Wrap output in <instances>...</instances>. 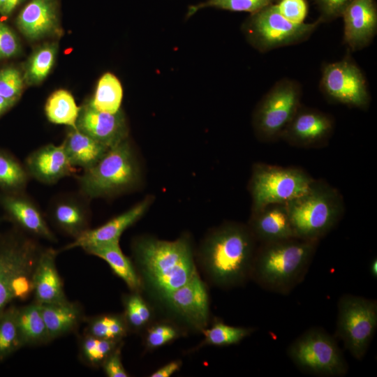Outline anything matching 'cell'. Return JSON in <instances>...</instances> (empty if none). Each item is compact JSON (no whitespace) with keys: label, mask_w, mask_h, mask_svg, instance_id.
<instances>
[{"label":"cell","mask_w":377,"mask_h":377,"mask_svg":"<svg viewBox=\"0 0 377 377\" xmlns=\"http://www.w3.org/2000/svg\"><path fill=\"white\" fill-rule=\"evenodd\" d=\"M133 254L142 290L158 301L198 272L191 244L186 237L175 241L143 237L134 243Z\"/></svg>","instance_id":"6da1fadb"},{"label":"cell","mask_w":377,"mask_h":377,"mask_svg":"<svg viewBox=\"0 0 377 377\" xmlns=\"http://www.w3.org/2000/svg\"><path fill=\"white\" fill-rule=\"evenodd\" d=\"M257 241L249 226L229 223L208 235L199 255L201 267L211 283L229 288L250 279Z\"/></svg>","instance_id":"7a4b0ae2"},{"label":"cell","mask_w":377,"mask_h":377,"mask_svg":"<svg viewBox=\"0 0 377 377\" xmlns=\"http://www.w3.org/2000/svg\"><path fill=\"white\" fill-rule=\"evenodd\" d=\"M318 244L297 237L260 243L250 279L268 290L289 293L304 279Z\"/></svg>","instance_id":"3957f363"},{"label":"cell","mask_w":377,"mask_h":377,"mask_svg":"<svg viewBox=\"0 0 377 377\" xmlns=\"http://www.w3.org/2000/svg\"><path fill=\"white\" fill-rule=\"evenodd\" d=\"M295 237L319 241L341 220V194L323 180L314 179L309 188L286 203Z\"/></svg>","instance_id":"277c9868"},{"label":"cell","mask_w":377,"mask_h":377,"mask_svg":"<svg viewBox=\"0 0 377 377\" xmlns=\"http://www.w3.org/2000/svg\"><path fill=\"white\" fill-rule=\"evenodd\" d=\"M41 250L18 230L0 233V313L34 292L33 274Z\"/></svg>","instance_id":"5b68a950"},{"label":"cell","mask_w":377,"mask_h":377,"mask_svg":"<svg viewBox=\"0 0 377 377\" xmlns=\"http://www.w3.org/2000/svg\"><path fill=\"white\" fill-rule=\"evenodd\" d=\"M139 170L126 139L110 148L99 161L78 178L80 194L87 199L121 192L137 183Z\"/></svg>","instance_id":"8992f818"},{"label":"cell","mask_w":377,"mask_h":377,"mask_svg":"<svg viewBox=\"0 0 377 377\" xmlns=\"http://www.w3.org/2000/svg\"><path fill=\"white\" fill-rule=\"evenodd\" d=\"M321 22L295 23L284 17L274 3L251 14L242 25L247 42L260 52L307 40Z\"/></svg>","instance_id":"52a82bcc"},{"label":"cell","mask_w":377,"mask_h":377,"mask_svg":"<svg viewBox=\"0 0 377 377\" xmlns=\"http://www.w3.org/2000/svg\"><path fill=\"white\" fill-rule=\"evenodd\" d=\"M288 355L302 371L317 376L340 377L348 365L334 339L325 330H307L288 348Z\"/></svg>","instance_id":"ba28073f"},{"label":"cell","mask_w":377,"mask_h":377,"mask_svg":"<svg viewBox=\"0 0 377 377\" xmlns=\"http://www.w3.org/2000/svg\"><path fill=\"white\" fill-rule=\"evenodd\" d=\"M313 180L299 168L255 164L249 184L252 213L269 204L288 203L304 193Z\"/></svg>","instance_id":"9c48e42d"},{"label":"cell","mask_w":377,"mask_h":377,"mask_svg":"<svg viewBox=\"0 0 377 377\" xmlns=\"http://www.w3.org/2000/svg\"><path fill=\"white\" fill-rule=\"evenodd\" d=\"M302 87L296 80L277 81L257 105L253 127L262 141L280 138L301 105Z\"/></svg>","instance_id":"30bf717a"},{"label":"cell","mask_w":377,"mask_h":377,"mask_svg":"<svg viewBox=\"0 0 377 377\" xmlns=\"http://www.w3.org/2000/svg\"><path fill=\"white\" fill-rule=\"evenodd\" d=\"M377 328V302L374 300L345 295L338 302L337 335L357 360L367 352Z\"/></svg>","instance_id":"8fae6325"},{"label":"cell","mask_w":377,"mask_h":377,"mask_svg":"<svg viewBox=\"0 0 377 377\" xmlns=\"http://www.w3.org/2000/svg\"><path fill=\"white\" fill-rule=\"evenodd\" d=\"M320 89L334 103L360 109H367L370 103L365 76L349 56L323 66Z\"/></svg>","instance_id":"7c38bea8"},{"label":"cell","mask_w":377,"mask_h":377,"mask_svg":"<svg viewBox=\"0 0 377 377\" xmlns=\"http://www.w3.org/2000/svg\"><path fill=\"white\" fill-rule=\"evenodd\" d=\"M159 302L175 318L188 328L201 332L209 320L207 286L197 272L187 283L163 296Z\"/></svg>","instance_id":"4fadbf2b"},{"label":"cell","mask_w":377,"mask_h":377,"mask_svg":"<svg viewBox=\"0 0 377 377\" xmlns=\"http://www.w3.org/2000/svg\"><path fill=\"white\" fill-rule=\"evenodd\" d=\"M76 126L109 149L128 139V127L121 109L115 113L101 112L89 100L80 107Z\"/></svg>","instance_id":"5bb4252c"},{"label":"cell","mask_w":377,"mask_h":377,"mask_svg":"<svg viewBox=\"0 0 377 377\" xmlns=\"http://www.w3.org/2000/svg\"><path fill=\"white\" fill-rule=\"evenodd\" d=\"M334 128L330 115L300 105L280 138L297 147L319 146L329 140Z\"/></svg>","instance_id":"9a60e30c"},{"label":"cell","mask_w":377,"mask_h":377,"mask_svg":"<svg viewBox=\"0 0 377 377\" xmlns=\"http://www.w3.org/2000/svg\"><path fill=\"white\" fill-rule=\"evenodd\" d=\"M343 43L351 51L368 46L377 33L375 0H354L343 11Z\"/></svg>","instance_id":"2e32d148"},{"label":"cell","mask_w":377,"mask_h":377,"mask_svg":"<svg viewBox=\"0 0 377 377\" xmlns=\"http://www.w3.org/2000/svg\"><path fill=\"white\" fill-rule=\"evenodd\" d=\"M0 205L8 219L22 230L49 241H56L42 212L24 192L1 193Z\"/></svg>","instance_id":"e0dca14e"},{"label":"cell","mask_w":377,"mask_h":377,"mask_svg":"<svg viewBox=\"0 0 377 377\" xmlns=\"http://www.w3.org/2000/svg\"><path fill=\"white\" fill-rule=\"evenodd\" d=\"M16 24L29 40L60 35L58 4L56 0H31L20 12Z\"/></svg>","instance_id":"ac0fdd59"},{"label":"cell","mask_w":377,"mask_h":377,"mask_svg":"<svg viewBox=\"0 0 377 377\" xmlns=\"http://www.w3.org/2000/svg\"><path fill=\"white\" fill-rule=\"evenodd\" d=\"M24 166L29 177L46 184H55L75 171L62 143L49 144L36 149L27 157Z\"/></svg>","instance_id":"d6986e66"},{"label":"cell","mask_w":377,"mask_h":377,"mask_svg":"<svg viewBox=\"0 0 377 377\" xmlns=\"http://www.w3.org/2000/svg\"><path fill=\"white\" fill-rule=\"evenodd\" d=\"M149 205V200L145 199L101 226L94 229H87L68 244L65 249L77 247L84 249L119 242L122 233L144 215Z\"/></svg>","instance_id":"ffe728a7"},{"label":"cell","mask_w":377,"mask_h":377,"mask_svg":"<svg viewBox=\"0 0 377 377\" xmlns=\"http://www.w3.org/2000/svg\"><path fill=\"white\" fill-rule=\"evenodd\" d=\"M249 228L260 243L295 237L285 203L269 204L252 213Z\"/></svg>","instance_id":"44dd1931"},{"label":"cell","mask_w":377,"mask_h":377,"mask_svg":"<svg viewBox=\"0 0 377 377\" xmlns=\"http://www.w3.org/2000/svg\"><path fill=\"white\" fill-rule=\"evenodd\" d=\"M57 254V251L52 248L42 249L37 260L33 283L36 302L38 304H54L68 300L56 267Z\"/></svg>","instance_id":"7402d4cb"},{"label":"cell","mask_w":377,"mask_h":377,"mask_svg":"<svg viewBox=\"0 0 377 377\" xmlns=\"http://www.w3.org/2000/svg\"><path fill=\"white\" fill-rule=\"evenodd\" d=\"M81 196L61 195L50 206L49 213L52 223L74 239L89 229L90 214L87 203L88 199L83 195L82 198Z\"/></svg>","instance_id":"603a6c76"},{"label":"cell","mask_w":377,"mask_h":377,"mask_svg":"<svg viewBox=\"0 0 377 377\" xmlns=\"http://www.w3.org/2000/svg\"><path fill=\"white\" fill-rule=\"evenodd\" d=\"M62 145L72 165L82 168L83 170L96 165L109 149L77 128H72Z\"/></svg>","instance_id":"cb8c5ba5"},{"label":"cell","mask_w":377,"mask_h":377,"mask_svg":"<svg viewBox=\"0 0 377 377\" xmlns=\"http://www.w3.org/2000/svg\"><path fill=\"white\" fill-rule=\"evenodd\" d=\"M89 254L105 260L131 292L142 291V285L135 265L122 252L119 242L84 249Z\"/></svg>","instance_id":"d4e9b609"},{"label":"cell","mask_w":377,"mask_h":377,"mask_svg":"<svg viewBox=\"0 0 377 377\" xmlns=\"http://www.w3.org/2000/svg\"><path fill=\"white\" fill-rule=\"evenodd\" d=\"M42 315L51 340L74 330L82 319L80 307L68 300L40 304Z\"/></svg>","instance_id":"484cf974"},{"label":"cell","mask_w":377,"mask_h":377,"mask_svg":"<svg viewBox=\"0 0 377 377\" xmlns=\"http://www.w3.org/2000/svg\"><path fill=\"white\" fill-rule=\"evenodd\" d=\"M17 324L23 346L38 345L51 341L37 302L17 309Z\"/></svg>","instance_id":"4316f807"},{"label":"cell","mask_w":377,"mask_h":377,"mask_svg":"<svg viewBox=\"0 0 377 377\" xmlns=\"http://www.w3.org/2000/svg\"><path fill=\"white\" fill-rule=\"evenodd\" d=\"M80 110V107L77 105L72 94L65 89L53 92L45 105V112L50 122L72 128H77Z\"/></svg>","instance_id":"83f0119b"},{"label":"cell","mask_w":377,"mask_h":377,"mask_svg":"<svg viewBox=\"0 0 377 377\" xmlns=\"http://www.w3.org/2000/svg\"><path fill=\"white\" fill-rule=\"evenodd\" d=\"M57 51L56 43H47L38 47L25 64L24 83L36 85L43 82L54 64Z\"/></svg>","instance_id":"f1b7e54d"},{"label":"cell","mask_w":377,"mask_h":377,"mask_svg":"<svg viewBox=\"0 0 377 377\" xmlns=\"http://www.w3.org/2000/svg\"><path fill=\"white\" fill-rule=\"evenodd\" d=\"M122 98L123 88L119 80L108 72L100 77L94 95L89 101L98 111L115 113L121 110Z\"/></svg>","instance_id":"f546056e"},{"label":"cell","mask_w":377,"mask_h":377,"mask_svg":"<svg viewBox=\"0 0 377 377\" xmlns=\"http://www.w3.org/2000/svg\"><path fill=\"white\" fill-rule=\"evenodd\" d=\"M29 175L13 154L0 149V190L1 193L24 192Z\"/></svg>","instance_id":"4dcf8cb0"},{"label":"cell","mask_w":377,"mask_h":377,"mask_svg":"<svg viewBox=\"0 0 377 377\" xmlns=\"http://www.w3.org/2000/svg\"><path fill=\"white\" fill-rule=\"evenodd\" d=\"M123 314L129 330L140 331L152 323L153 309L140 292H131L123 298Z\"/></svg>","instance_id":"1f68e13d"},{"label":"cell","mask_w":377,"mask_h":377,"mask_svg":"<svg viewBox=\"0 0 377 377\" xmlns=\"http://www.w3.org/2000/svg\"><path fill=\"white\" fill-rule=\"evenodd\" d=\"M254 330L252 327L230 326L216 319L209 328L202 331L205 338L200 346L223 347L237 344Z\"/></svg>","instance_id":"d6a6232c"},{"label":"cell","mask_w":377,"mask_h":377,"mask_svg":"<svg viewBox=\"0 0 377 377\" xmlns=\"http://www.w3.org/2000/svg\"><path fill=\"white\" fill-rule=\"evenodd\" d=\"M17 309L10 306L0 313V362L23 346L17 324Z\"/></svg>","instance_id":"836d02e7"},{"label":"cell","mask_w":377,"mask_h":377,"mask_svg":"<svg viewBox=\"0 0 377 377\" xmlns=\"http://www.w3.org/2000/svg\"><path fill=\"white\" fill-rule=\"evenodd\" d=\"M128 330L124 315L103 314L91 320L87 334L100 339L121 341Z\"/></svg>","instance_id":"e575fe53"},{"label":"cell","mask_w":377,"mask_h":377,"mask_svg":"<svg viewBox=\"0 0 377 377\" xmlns=\"http://www.w3.org/2000/svg\"><path fill=\"white\" fill-rule=\"evenodd\" d=\"M275 1L276 0H207L190 6L186 13V18H189L197 11L207 8L236 12H248L252 14L274 3Z\"/></svg>","instance_id":"d590c367"},{"label":"cell","mask_w":377,"mask_h":377,"mask_svg":"<svg viewBox=\"0 0 377 377\" xmlns=\"http://www.w3.org/2000/svg\"><path fill=\"white\" fill-rule=\"evenodd\" d=\"M119 344L120 341L100 339L87 334L81 341V355L92 366L102 365Z\"/></svg>","instance_id":"8d00e7d4"},{"label":"cell","mask_w":377,"mask_h":377,"mask_svg":"<svg viewBox=\"0 0 377 377\" xmlns=\"http://www.w3.org/2000/svg\"><path fill=\"white\" fill-rule=\"evenodd\" d=\"M182 334V329L174 323H151L145 330V346L147 350H154L171 343Z\"/></svg>","instance_id":"74e56055"},{"label":"cell","mask_w":377,"mask_h":377,"mask_svg":"<svg viewBox=\"0 0 377 377\" xmlns=\"http://www.w3.org/2000/svg\"><path fill=\"white\" fill-rule=\"evenodd\" d=\"M21 72L13 66L0 70V96L15 105L21 97L24 87Z\"/></svg>","instance_id":"f35d334b"},{"label":"cell","mask_w":377,"mask_h":377,"mask_svg":"<svg viewBox=\"0 0 377 377\" xmlns=\"http://www.w3.org/2000/svg\"><path fill=\"white\" fill-rule=\"evenodd\" d=\"M274 4L284 17L295 23H303L308 15L306 0H276Z\"/></svg>","instance_id":"ab89813d"},{"label":"cell","mask_w":377,"mask_h":377,"mask_svg":"<svg viewBox=\"0 0 377 377\" xmlns=\"http://www.w3.org/2000/svg\"><path fill=\"white\" fill-rule=\"evenodd\" d=\"M20 50V43L16 34L0 20V60L15 57Z\"/></svg>","instance_id":"60d3db41"},{"label":"cell","mask_w":377,"mask_h":377,"mask_svg":"<svg viewBox=\"0 0 377 377\" xmlns=\"http://www.w3.org/2000/svg\"><path fill=\"white\" fill-rule=\"evenodd\" d=\"M319 11L321 23L341 17L345 9L354 0H313Z\"/></svg>","instance_id":"b9f144b4"},{"label":"cell","mask_w":377,"mask_h":377,"mask_svg":"<svg viewBox=\"0 0 377 377\" xmlns=\"http://www.w3.org/2000/svg\"><path fill=\"white\" fill-rule=\"evenodd\" d=\"M121 344H119L105 360L102 364L103 371L109 377H127L121 357Z\"/></svg>","instance_id":"7bdbcfd3"},{"label":"cell","mask_w":377,"mask_h":377,"mask_svg":"<svg viewBox=\"0 0 377 377\" xmlns=\"http://www.w3.org/2000/svg\"><path fill=\"white\" fill-rule=\"evenodd\" d=\"M182 365L180 360L172 361L153 372L151 377H170L179 371Z\"/></svg>","instance_id":"ee69618b"},{"label":"cell","mask_w":377,"mask_h":377,"mask_svg":"<svg viewBox=\"0 0 377 377\" xmlns=\"http://www.w3.org/2000/svg\"><path fill=\"white\" fill-rule=\"evenodd\" d=\"M25 0H6L2 15L10 16L12 13Z\"/></svg>","instance_id":"f6af8a7d"},{"label":"cell","mask_w":377,"mask_h":377,"mask_svg":"<svg viewBox=\"0 0 377 377\" xmlns=\"http://www.w3.org/2000/svg\"><path fill=\"white\" fill-rule=\"evenodd\" d=\"M14 105L0 96V117L8 112Z\"/></svg>","instance_id":"bcb514c9"},{"label":"cell","mask_w":377,"mask_h":377,"mask_svg":"<svg viewBox=\"0 0 377 377\" xmlns=\"http://www.w3.org/2000/svg\"><path fill=\"white\" fill-rule=\"evenodd\" d=\"M370 273L374 278L377 276V259L374 258L370 264Z\"/></svg>","instance_id":"7dc6e473"},{"label":"cell","mask_w":377,"mask_h":377,"mask_svg":"<svg viewBox=\"0 0 377 377\" xmlns=\"http://www.w3.org/2000/svg\"><path fill=\"white\" fill-rule=\"evenodd\" d=\"M6 3V0H0V14L2 15L4 6Z\"/></svg>","instance_id":"c3c4849f"}]
</instances>
